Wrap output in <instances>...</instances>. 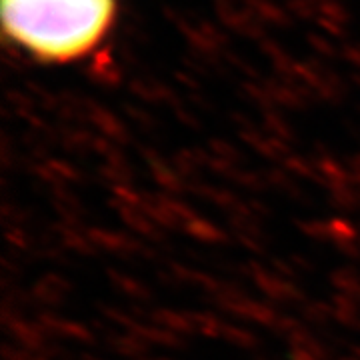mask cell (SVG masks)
Returning <instances> with one entry per match:
<instances>
[{"instance_id":"1","label":"cell","mask_w":360,"mask_h":360,"mask_svg":"<svg viewBox=\"0 0 360 360\" xmlns=\"http://www.w3.org/2000/svg\"><path fill=\"white\" fill-rule=\"evenodd\" d=\"M115 11L116 0H2V25L34 58L70 63L103 42Z\"/></svg>"}]
</instances>
